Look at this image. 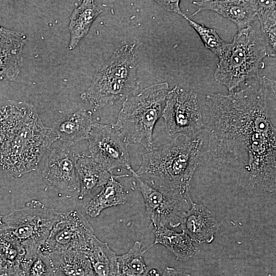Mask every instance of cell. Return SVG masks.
<instances>
[{"instance_id": "1", "label": "cell", "mask_w": 276, "mask_h": 276, "mask_svg": "<svg viewBox=\"0 0 276 276\" xmlns=\"http://www.w3.org/2000/svg\"><path fill=\"white\" fill-rule=\"evenodd\" d=\"M205 104L213 167L249 193L275 192V80L260 77L227 95H208Z\"/></svg>"}, {"instance_id": "2", "label": "cell", "mask_w": 276, "mask_h": 276, "mask_svg": "<svg viewBox=\"0 0 276 276\" xmlns=\"http://www.w3.org/2000/svg\"><path fill=\"white\" fill-rule=\"evenodd\" d=\"M203 145L199 135L174 139L143 154L135 173L154 187L189 198L192 178L202 162Z\"/></svg>"}, {"instance_id": "3", "label": "cell", "mask_w": 276, "mask_h": 276, "mask_svg": "<svg viewBox=\"0 0 276 276\" xmlns=\"http://www.w3.org/2000/svg\"><path fill=\"white\" fill-rule=\"evenodd\" d=\"M135 49V43L117 48L108 59L97 67L81 98L97 110L136 94L139 82Z\"/></svg>"}, {"instance_id": "4", "label": "cell", "mask_w": 276, "mask_h": 276, "mask_svg": "<svg viewBox=\"0 0 276 276\" xmlns=\"http://www.w3.org/2000/svg\"><path fill=\"white\" fill-rule=\"evenodd\" d=\"M58 137L45 126L33 105L0 151V169L16 178L35 171Z\"/></svg>"}, {"instance_id": "5", "label": "cell", "mask_w": 276, "mask_h": 276, "mask_svg": "<svg viewBox=\"0 0 276 276\" xmlns=\"http://www.w3.org/2000/svg\"><path fill=\"white\" fill-rule=\"evenodd\" d=\"M266 56L267 50L264 41L250 25L239 30L233 41L226 43L218 56L214 79L229 91L235 90L241 84L260 77L259 70Z\"/></svg>"}, {"instance_id": "6", "label": "cell", "mask_w": 276, "mask_h": 276, "mask_svg": "<svg viewBox=\"0 0 276 276\" xmlns=\"http://www.w3.org/2000/svg\"><path fill=\"white\" fill-rule=\"evenodd\" d=\"M169 85L163 82L149 85L125 99L115 123L128 144L153 149L154 126L162 117Z\"/></svg>"}, {"instance_id": "7", "label": "cell", "mask_w": 276, "mask_h": 276, "mask_svg": "<svg viewBox=\"0 0 276 276\" xmlns=\"http://www.w3.org/2000/svg\"><path fill=\"white\" fill-rule=\"evenodd\" d=\"M61 212L39 200H31L24 208L0 216V234L21 246L25 251L40 249Z\"/></svg>"}, {"instance_id": "8", "label": "cell", "mask_w": 276, "mask_h": 276, "mask_svg": "<svg viewBox=\"0 0 276 276\" xmlns=\"http://www.w3.org/2000/svg\"><path fill=\"white\" fill-rule=\"evenodd\" d=\"M162 117L167 134L174 139L196 137L205 128L197 94L178 85L169 90Z\"/></svg>"}, {"instance_id": "9", "label": "cell", "mask_w": 276, "mask_h": 276, "mask_svg": "<svg viewBox=\"0 0 276 276\" xmlns=\"http://www.w3.org/2000/svg\"><path fill=\"white\" fill-rule=\"evenodd\" d=\"M135 179L142 193L146 214L154 227L180 226L191 206L187 198L173 193L154 187L144 180L132 169L129 171Z\"/></svg>"}, {"instance_id": "10", "label": "cell", "mask_w": 276, "mask_h": 276, "mask_svg": "<svg viewBox=\"0 0 276 276\" xmlns=\"http://www.w3.org/2000/svg\"><path fill=\"white\" fill-rule=\"evenodd\" d=\"M94 235L93 228L81 212H61L40 250L45 254L76 251L86 255Z\"/></svg>"}, {"instance_id": "11", "label": "cell", "mask_w": 276, "mask_h": 276, "mask_svg": "<svg viewBox=\"0 0 276 276\" xmlns=\"http://www.w3.org/2000/svg\"><path fill=\"white\" fill-rule=\"evenodd\" d=\"M87 140L90 156L111 173L117 168L130 171L131 167L125 137L116 124L94 123Z\"/></svg>"}, {"instance_id": "12", "label": "cell", "mask_w": 276, "mask_h": 276, "mask_svg": "<svg viewBox=\"0 0 276 276\" xmlns=\"http://www.w3.org/2000/svg\"><path fill=\"white\" fill-rule=\"evenodd\" d=\"M42 176L48 186L67 192L79 193L80 182L75 167V154L70 147L63 144L51 150Z\"/></svg>"}, {"instance_id": "13", "label": "cell", "mask_w": 276, "mask_h": 276, "mask_svg": "<svg viewBox=\"0 0 276 276\" xmlns=\"http://www.w3.org/2000/svg\"><path fill=\"white\" fill-rule=\"evenodd\" d=\"M193 3L198 8L191 16L202 10L212 11L235 23L238 30L250 26L257 18L254 1L204 0L193 1Z\"/></svg>"}, {"instance_id": "14", "label": "cell", "mask_w": 276, "mask_h": 276, "mask_svg": "<svg viewBox=\"0 0 276 276\" xmlns=\"http://www.w3.org/2000/svg\"><path fill=\"white\" fill-rule=\"evenodd\" d=\"M190 208L180 226L193 242L211 243L219 231L218 223L204 205L190 199Z\"/></svg>"}, {"instance_id": "15", "label": "cell", "mask_w": 276, "mask_h": 276, "mask_svg": "<svg viewBox=\"0 0 276 276\" xmlns=\"http://www.w3.org/2000/svg\"><path fill=\"white\" fill-rule=\"evenodd\" d=\"M93 124L92 112L81 109L56 120L52 128L58 140L70 147L88 139Z\"/></svg>"}, {"instance_id": "16", "label": "cell", "mask_w": 276, "mask_h": 276, "mask_svg": "<svg viewBox=\"0 0 276 276\" xmlns=\"http://www.w3.org/2000/svg\"><path fill=\"white\" fill-rule=\"evenodd\" d=\"M75 164L80 182L78 199L80 200L96 188L103 186L113 175L91 156L75 155Z\"/></svg>"}, {"instance_id": "17", "label": "cell", "mask_w": 276, "mask_h": 276, "mask_svg": "<svg viewBox=\"0 0 276 276\" xmlns=\"http://www.w3.org/2000/svg\"><path fill=\"white\" fill-rule=\"evenodd\" d=\"M46 255L50 259L54 276H96L90 261L85 254L63 251Z\"/></svg>"}, {"instance_id": "18", "label": "cell", "mask_w": 276, "mask_h": 276, "mask_svg": "<svg viewBox=\"0 0 276 276\" xmlns=\"http://www.w3.org/2000/svg\"><path fill=\"white\" fill-rule=\"evenodd\" d=\"M154 227L153 245L164 246L174 255L176 260L187 261L199 252V248L193 245L192 240L183 231L177 233L167 226Z\"/></svg>"}, {"instance_id": "19", "label": "cell", "mask_w": 276, "mask_h": 276, "mask_svg": "<svg viewBox=\"0 0 276 276\" xmlns=\"http://www.w3.org/2000/svg\"><path fill=\"white\" fill-rule=\"evenodd\" d=\"M102 11L94 1L90 0L82 1L74 9L70 17L68 50H73L77 47L81 39L87 35L94 21Z\"/></svg>"}, {"instance_id": "20", "label": "cell", "mask_w": 276, "mask_h": 276, "mask_svg": "<svg viewBox=\"0 0 276 276\" xmlns=\"http://www.w3.org/2000/svg\"><path fill=\"white\" fill-rule=\"evenodd\" d=\"M128 175H113L102 187L101 191L94 196L85 207V212L90 217L98 216L101 212L108 208L124 204L127 196L122 185L117 179Z\"/></svg>"}, {"instance_id": "21", "label": "cell", "mask_w": 276, "mask_h": 276, "mask_svg": "<svg viewBox=\"0 0 276 276\" xmlns=\"http://www.w3.org/2000/svg\"><path fill=\"white\" fill-rule=\"evenodd\" d=\"M32 106L25 102H0V151Z\"/></svg>"}, {"instance_id": "22", "label": "cell", "mask_w": 276, "mask_h": 276, "mask_svg": "<svg viewBox=\"0 0 276 276\" xmlns=\"http://www.w3.org/2000/svg\"><path fill=\"white\" fill-rule=\"evenodd\" d=\"M257 17L262 32L261 37L267 50L268 56L275 57L276 53L275 1H254Z\"/></svg>"}, {"instance_id": "23", "label": "cell", "mask_w": 276, "mask_h": 276, "mask_svg": "<svg viewBox=\"0 0 276 276\" xmlns=\"http://www.w3.org/2000/svg\"><path fill=\"white\" fill-rule=\"evenodd\" d=\"M86 255L90 261L96 276H116L118 256L107 243L101 241L94 235Z\"/></svg>"}, {"instance_id": "24", "label": "cell", "mask_w": 276, "mask_h": 276, "mask_svg": "<svg viewBox=\"0 0 276 276\" xmlns=\"http://www.w3.org/2000/svg\"><path fill=\"white\" fill-rule=\"evenodd\" d=\"M24 45L18 42H0V81H12L19 75L22 64Z\"/></svg>"}, {"instance_id": "25", "label": "cell", "mask_w": 276, "mask_h": 276, "mask_svg": "<svg viewBox=\"0 0 276 276\" xmlns=\"http://www.w3.org/2000/svg\"><path fill=\"white\" fill-rule=\"evenodd\" d=\"M140 242L136 241L125 254L117 256L116 276H148L149 269L144 259Z\"/></svg>"}, {"instance_id": "26", "label": "cell", "mask_w": 276, "mask_h": 276, "mask_svg": "<svg viewBox=\"0 0 276 276\" xmlns=\"http://www.w3.org/2000/svg\"><path fill=\"white\" fill-rule=\"evenodd\" d=\"M17 269L20 276H54L49 256L40 249L25 253Z\"/></svg>"}, {"instance_id": "27", "label": "cell", "mask_w": 276, "mask_h": 276, "mask_svg": "<svg viewBox=\"0 0 276 276\" xmlns=\"http://www.w3.org/2000/svg\"><path fill=\"white\" fill-rule=\"evenodd\" d=\"M198 33L204 46L219 56L225 48L226 42H224L219 36L216 31L211 28L199 24L191 19L186 15H182Z\"/></svg>"}, {"instance_id": "28", "label": "cell", "mask_w": 276, "mask_h": 276, "mask_svg": "<svg viewBox=\"0 0 276 276\" xmlns=\"http://www.w3.org/2000/svg\"><path fill=\"white\" fill-rule=\"evenodd\" d=\"M164 10L177 13L182 16L184 14L180 8V1H155Z\"/></svg>"}, {"instance_id": "29", "label": "cell", "mask_w": 276, "mask_h": 276, "mask_svg": "<svg viewBox=\"0 0 276 276\" xmlns=\"http://www.w3.org/2000/svg\"><path fill=\"white\" fill-rule=\"evenodd\" d=\"M159 276H191V275L187 273L180 272L173 267H167L164 270L163 274Z\"/></svg>"}, {"instance_id": "30", "label": "cell", "mask_w": 276, "mask_h": 276, "mask_svg": "<svg viewBox=\"0 0 276 276\" xmlns=\"http://www.w3.org/2000/svg\"><path fill=\"white\" fill-rule=\"evenodd\" d=\"M0 276H20L17 269V265L0 269Z\"/></svg>"}, {"instance_id": "31", "label": "cell", "mask_w": 276, "mask_h": 276, "mask_svg": "<svg viewBox=\"0 0 276 276\" xmlns=\"http://www.w3.org/2000/svg\"><path fill=\"white\" fill-rule=\"evenodd\" d=\"M9 267H10L8 266V265L4 260L1 252L0 251V269Z\"/></svg>"}, {"instance_id": "32", "label": "cell", "mask_w": 276, "mask_h": 276, "mask_svg": "<svg viewBox=\"0 0 276 276\" xmlns=\"http://www.w3.org/2000/svg\"><path fill=\"white\" fill-rule=\"evenodd\" d=\"M148 276H159V274L155 269H152L149 270Z\"/></svg>"}, {"instance_id": "33", "label": "cell", "mask_w": 276, "mask_h": 276, "mask_svg": "<svg viewBox=\"0 0 276 276\" xmlns=\"http://www.w3.org/2000/svg\"><path fill=\"white\" fill-rule=\"evenodd\" d=\"M7 30V29L0 26V40L5 34Z\"/></svg>"}]
</instances>
